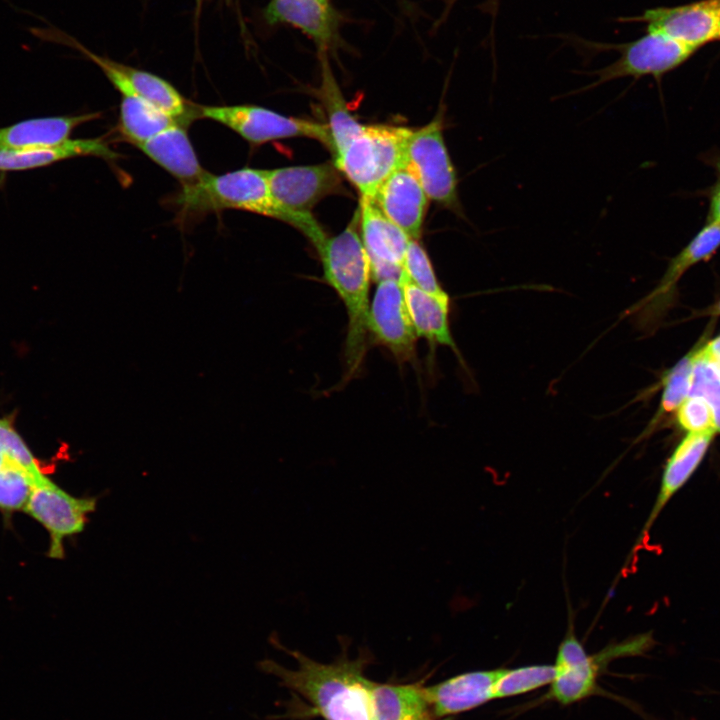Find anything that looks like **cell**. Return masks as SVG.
<instances>
[{"instance_id":"14","label":"cell","mask_w":720,"mask_h":720,"mask_svg":"<svg viewBox=\"0 0 720 720\" xmlns=\"http://www.w3.org/2000/svg\"><path fill=\"white\" fill-rule=\"evenodd\" d=\"M373 200L410 239L420 238L429 199L407 164L396 169L381 184Z\"/></svg>"},{"instance_id":"9","label":"cell","mask_w":720,"mask_h":720,"mask_svg":"<svg viewBox=\"0 0 720 720\" xmlns=\"http://www.w3.org/2000/svg\"><path fill=\"white\" fill-rule=\"evenodd\" d=\"M96 506V497L73 496L48 479L34 486L24 511L47 530L48 556L63 559L64 540L84 530Z\"/></svg>"},{"instance_id":"20","label":"cell","mask_w":720,"mask_h":720,"mask_svg":"<svg viewBox=\"0 0 720 720\" xmlns=\"http://www.w3.org/2000/svg\"><path fill=\"white\" fill-rule=\"evenodd\" d=\"M417 337L425 338L431 347H449L463 363L449 324V300L432 296L409 282L403 274L399 279Z\"/></svg>"},{"instance_id":"11","label":"cell","mask_w":720,"mask_h":720,"mask_svg":"<svg viewBox=\"0 0 720 720\" xmlns=\"http://www.w3.org/2000/svg\"><path fill=\"white\" fill-rule=\"evenodd\" d=\"M334 162L266 170L275 200L298 215H312L315 205L341 190V177Z\"/></svg>"},{"instance_id":"37","label":"cell","mask_w":720,"mask_h":720,"mask_svg":"<svg viewBox=\"0 0 720 720\" xmlns=\"http://www.w3.org/2000/svg\"><path fill=\"white\" fill-rule=\"evenodd\" d=\"M203 0H196L197 7L199 8L202 4Z\"/></svg>"},{"instance_id":"22","label":"cell","mask_w":720,"mask_h":720,"mask_svg":"<svg viewBox=\"0 0 720 720\" xmlns=\"http://www.w3.org/2000/svg\"><path fill=\"white\" fill-rule=\"evenodd\" d=\"M371 720H423L433 717L424 687L417 684H382L371 681Z\"/></svg>"},{"instance_id":"33","label":"cell","mask_w":720,"mask_h":720,"mask_svg":"<svg viewBox=\"0 0 720 720\" xmlns=\"http://www.w3.org/2000/svg\"><path fill=\"white\" fill-rule=\"evenodd\" d=\"M713 427L716 432H720V407L712 409Z\"/></svg>"},{"instance_id":"25","label":"cell","mask_w":720,"mask_h":720,"mask_svg":"<svg viewBox=\"0 0 720 720\" xmlns=\"http://www.w3.org/2000/svg\"><path fill=\"white\" fill-rule=\"evenodd\" d=\"M320 98L328 118L330 150L333 157H336L363 130L364 125L350 113L334 79L325 69L323 70Z\"/></svg>"},{"instance_id":"4","label":"cell","mask_w":720,"mask_h":720,"mask_svg":"<svg viewBox=\"0 0 720 720\" xmlns=\"http://www.w3.org/2000/svg\"><path fill=\"white\" fill-rule=\"evenodd\" d=\"M410 131L386 124L364 125L333 162L361 196L373 199L381 184L406 164Z\"/></svg>"},{"instance_id":"32","label":"cell","mask_w":720,"mask_h":720,"mask_svg":"<svg viewBox=\"0 0 720 720\" xmlns=\"http://www.w3.org/2000/svg\"><path fill=\"white\" fill-rule=\"evenodd\" d=\"M708 221L720 223V178L711 193Z\"/></svg>"},{"instance_id":"2","label":"cell","mask_w":720,"mask_h":720,"mask_svg":"<svg viewBox=\"0 0 720 720\" xmlns=\"http://www.w3.org/2000/svg\"><path fill=\"white\" fill-rule=\"evenodd\" d=\"M359 214L336 236H326L314 246L322 263L324 280L343 302L347 317L345 374L347 383L361 369L367 348L369 312V260L358 233Z\"/></svg>"},{"instance_id":"30","label":"cell","mask_w":720,"mask_h":720,"mask_svg":"<svg viewBox=\"0 0 720 720\" xmlns=\"http://www.w3.org/2000/svg\"><path fill=\"white\" fill-rule=\"evenodd\" d=\"M35 486L33 479L17 467L0 469V510H24Z\"/></svg>"},{"instance_id":"29","label":"cell","mask_w":720,"mask_h":720,"mask_svg":"<svg viewBox=\"0 0 720 720\" xmlns=\"http://www.w3.org/2000/svg\"><path fill=\"white\" fill-rule=\"evenodd\" d=\"M695 350L690 351L665 375L660 409L650 427L655 426L663 415L676 410L689 394Z\"/></svg>"},{"instance_id":"27","label":"cell","mask_w":720,"mask_h":720,"mask_svg":"<svg viewBox=\"0 0 720 720\" xmlns=\"http://www.w3.org/2000/svg\"><path fill=\"white\" fill-rule=\"evenodd\" d=\"M403 276L424 292L439 299L449 300L438 282L429 256L418 240L411 239L403 261Z\"/></svg>"},{"instance_id":"15","label":"cell","mask_w":720,"mask_h":720,"mask_svg":"<svg viewBox=\"0 0 720 720\" xmlns=\"http://www.w3.org/2000/svg\"><path fill=\"white\" fill-rule=\"evenodd\" d=\"M500 672L501 669L471 671L424 687L432 716L449 717L494 699V684Z\"/></svg>"},{"instance_id":"1","label":"cell","mask_w":720,"mask_h":720,"mask_svg":"<svg viewBox=\"0 0 720 720\" xmlns=\"http://www.w3.org/2000/svg\"><path fill=\"white\" fill-rule=\"evenodd\" d=\"M271 640L289 653L298 665L296 669H287L272 660H265L260 666L306 699L323 720H371V681L364 675L372 656L369 651H361L357 658L349 659L347 640L343 637L341 655L331 663H320L299 651L287 649L277 639Z\"/></svg>"},{"instance_id":"8","label":"cell","mask_w":720,"mask_h":720,"mask_svg":"<svg viewBox=\"0 0 720 720\" xmlns=\"http://www.w3.org/2000/svg\"><path fill=\"white\" fill-rule=\"evenodd\" d=\"M617 49L620 57L612 64L594 71L596 80L574 93L623 77L637 79L651 75L659 79L684 63L698 48L663 33L648 32L633 42L617 46Z\"/></svg>"},{"instance_id":"21","label":"cell","mask_w":720,"mask_h":720,"mask_svg":"<svg viewBox=\"0 0 720 720\" xmlns=\"http://www.w3.org/2000/svg\"><path fill=\"white\" fill-rule=\"evenodd\" d=\"M265 18L301 29L319 46L330 44L336 34L337 17L329 0H270Z\"/></svg>"},{"instance_id":"12","label":"cell","mask_w":720,"mask_h":720,"mask_svg":"<svg viewBox=\"0 0 720 720\" xmlns=\"http://www.w3.org/2000/svg\"><path fill=\"white\" fill-rule=\"evenodd\" d=\"M359 224L371 279L399 280L411 239L383 214L372 198L365 196L360 198Z\"/></svg>"},{"instance_id":"17","label":"cell","mask_w":720,"mask_h":720,"mask_svg":"<svg viewBox=\"0 0 720 720\" xmlns=\"http://www.w3.org/2000/svg\"><path fill=\"white\" fill-rule=\"evenodd\" d=\"M185 124H175L137 146L182 186L200 181L208 172L201 166Z\"/></svg>"},{"instance_id":"34","label":"cell","mask_w":720,"mask_h":720,"mask_svg":"<svg viewBox=\"0 0 720 720\" xmlns=\"http://www.w3.org/2000/svg\"><path fill=\"white\" fill-rule=\"evenodd\" d=\"M705 314H709L712 316H720V301L718 303H716L715 305H713L712 307H710L705 312Z\"/></svg>"},{"instance_id":"3","label":"cell","mask_w":720,"mask_h":720,"mask_svg":"<svg viewBox=\"0 0 720 720\" xmlns=\"http://www.w3.org/2000/svg\"><path fill=\"white\" fill-rule=\"evenodd\" d=\"M173 202L182 220L235 209L286 222L302 232L313 246L327 236L313 215L294 214L275 200L266 170L242 168L219 175L208 172L197 183L182 186Z\"/></svg>"},{"instance_id":"19","label":"cell","mask_w":720,"mask_h":720,"mask_svg":"<svg viewBox=\"0 0 720 720\" xmlns=\"http://www.w3.org/2000/svg\"><path fill=\"white\" fill-rule=\"evenodd\" d=\"M82 156H95L107 161H114L119 158V154L109 147L103 137L70 138L53 146L25 150H0V171H26Z\"/></svg>"},{"instance_id":"10","label":"cell","mask_w":720,"mask_h":720,"mask_svg":"<svg viewBox=\"0 0 720 720\" xmlns=\"http://www.w3.org/2000/svg\"><path fill=\"white\" fill-rule=\"evenodd\" d=\"M368 333L390 351L398 363L413 362L416 358V340L412 321L406 306L399 280L377 282L370 302Z\"/></svg>"},{"instance_id":"26","label":"cell","mask_w":720,"mask_h":720,"mask_svg":"<svg viewBox=\"0 0 720 720\" xmlns=\"http://www.w3.org/2000/svg\"><path fill=\"white\" fill-rule=\"evenodd\" d=\"M555 676L553 665H529L501 669L494 684V699L524 694L551 684Z\"/></svg>"},{"instance_id":"35","label":"cell","mask_w":720,"mask_h":720,"mask_svg":"<svg viewBox=\"0 0 720 720\" xmlns=\"http://www.w3.org/2000/svg\"><path fill=\"white\" fill-rule=\"evenodd\" d=\"M5 467H15L0 451V469Z\"/></svg>"},{"instance_id":"36","label":"cell","mask_w":720,"mask_h":720,"mask_svg":"<svg viewBox=\"0 0 720 720\" xmlns=\"http://www.w3.org/2000/svg\"><path fill=\"white\" fill-rule=\"evenodd\" d=\"M423 720H451V719H450L449 717H448V718H447V717H444L443 719H440V718L435 719L434 717H428V718L423 719Z\"/></svg>"},{"instance_id":"28","label":"cell","mask_w":720,"mask_h":720,"mask_svg":"<svg viewBox=\"0 0 720 720\" xmlns=\"http://www.w3.org/2000/svg\"><path fill=\"white\" fill-rule=\"evenodd\" d=\"M0 451L12 465L27 473L35 485L48 480L28 446L16 431L10 417L0 418Z\"/></svg>"},{"instance_id":"7","label":"cell","mask_w":720,"mask_h":720,"mask_svg":"<svg viewBox=\"0 0 720 720\" xmlns=\"http://www.w3.org/2000/svg\"><path fill=\"white\" fill-rule=\"evenodd\" d=\"M198 118L220 123L254 145L270 141L307 137L331 149L327 124L284 116L256 105H196Z\"/></svg>"},{"instance_id":"18","label":"cell","mask_w":720,"mask_h":720,"mask_svg":"<svg viewBox=\"0 0 720 720\" xmlns=\"http://www.w3.org/2000/svg\"><path fill=\"white\" fill-rule=\"evenodd\" d=\"M99 112L39 117L0 127V150H25L53 146L70 139L76 127L98 119Z\"/></svg>"},{"instance_id":"31","label":"cell","mask_w":720,"mask_h":720,"mask_svg":"<svg viewBox=\"0 0 720 720\" xmlns=\"http://www.w3.org/2000/svg\"><path fill=\"white\" fill-rule=\"evenodd\" d=\"M677 421L689 433L714 430L711 406L702 397L685 399L677 408Z\"/></svg>"},{"instance_id":"24","label":"cell","mask_w":720,"mask_h":720,"mask_svg":"<svg viewBox=\"0 0 720 720\" xmlns=\"http://www.w3.org/2000/svg\"><path fill=\"white\" fill-rule=\"evenodd\" d=\"M178 123L184 124L139 97L121 98L118 131L123 139L136 147Z\"/></svg>"},{"instance_id":"6","label":"cell","mask_w":720,"mask_h":720,"mask_svg":"<svg viewBox=\"0 0 720 720\" xmlns=\"http://www.w3.org/2000/svg\"><path fill=\"white\" fill-rule=\"evenodd\" d=\"M405 156L428 199L462 216L457 173L445 144L442 113L425 126L411 129Z\"/></svg>"},{"instance_id":"13","label":"cell","mask_w":720,"mask_h":720,"mask_svg":"<svg viewBox=\"0 0 720 720\" xmlns=\"http://www.w3.org/2000/svg\"><path fill=\"white\" fill-rule=\"evenodd\" d=\"M638 20L647 24L648 32L663 33L700 48L720 39V0L649 9Z\"/></svg>"},{"instance_id":"5","label":"cell","mask_w":720,"mask_h":720,"mask_svg":"<svg viewBox=\"0 0 720 720\" xmlns=\"http://www.w3.org/2000/svg\"><path fill=\"white\" fill-rule=\"evenodd\" d=\"M652 641L650 634H643L589 655L571 626L558 648L548 697L567 705L593 695L603 666L619 656L643 653Z\"/></svg>"},{"instance_id":"23","label":"cell","mask_w":720,"mask_h":720,"mask_svg":"<svg viewBox=\"0 0 720 720\" xmlns=\"http://www.w3.org/2000/svg\"><path fill=\"white\" fill-rule=\"evenodd\" d=\"M720 247V223L708 221L693 239L670 261L656 289L647 297L650 304L672 293L683 274L695 264L706 261Z\"/></svg>"},{"instance_id":"16","label":"cell","mask_w":720,"mask_h":720,"mask_svg":"<svg viewBox=\"0 0 720 720\" xmlns=\"http://www.w3.org/2000/svg\"><path fill=\"white\" fill-rule=\"evenodd\" d=\"M715 433L716 431L713 429L688 433L675 448L665 464L656 500L642 528L635 548L639 547L643 539L647 537L668 502L697 470L709 449Z\"/></svg>"}]
</instances>
